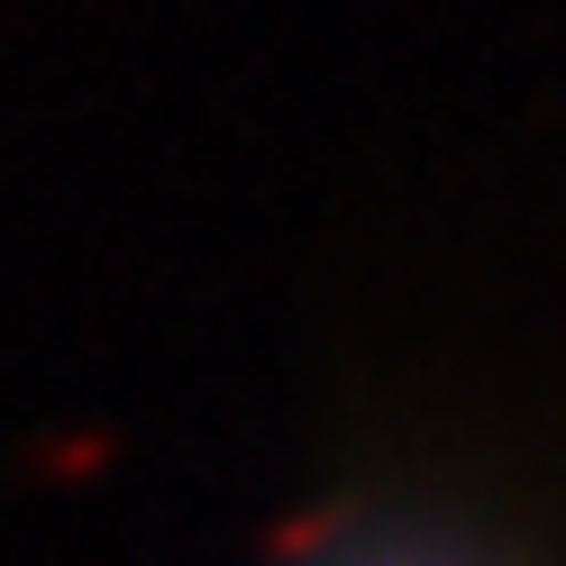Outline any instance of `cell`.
I'll list each match as a JSON object with an SVG mask.
<instances>
[{"label": "cell", "mask_w": 566, "mask_h": 566, "mask_svg": "<svg viewBox=\"0 0 566 566\" xmlns=\"http://www.w3.org/2000/svg\"><path fill=\"white\" fill-rule=\"evenodd\" d=\"M347 566H439V557H402V548H375V557H347Z\"/></svg>", "instance_id": "6da1fadb"}]
</instances>
